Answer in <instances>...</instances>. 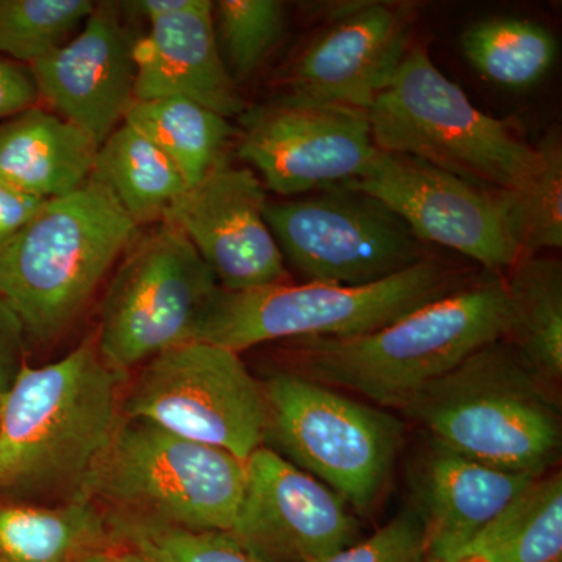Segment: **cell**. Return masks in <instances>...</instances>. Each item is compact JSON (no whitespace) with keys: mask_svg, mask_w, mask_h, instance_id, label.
<instances>
[{"mask_svg":"<svg viewBox=\"0 0 562 562\" xmlns=\"http://www.w3.org/2000/svg\"><path fill=\"white\" fill-rule=\"evenodd\" d=\"M266 562H324L358 542V522L336 492L276 450L246 461V484L228 531Z\"/></svg>","mask_w":562,"mask_h":562,"instance_id":"14","label":"cell"},{"mask_svg":"<svg viewBox=\"0 0 562 562\" xmlns=\"http://www.w3.org/2000/svg\"><path fill=\"white\" fill-rule=\"evenodd\" d=\"M461 49L487 80L520 90L538 83L552 68L557 40L532 21L491 18L462 33Z\"/></svg>","mask_w":562,"mask_h":562,"instance_id":"26","label":"cell"},{"mask_svg":"<svg viewBox=\"0 0 562 562\" xmlns=\"http://www.w3.org/2000/svg\"><path fill=\"white\" fill-rule=\"evenodd\" d=\"M265 216L284 260L310 283L362 286L431 257L397 213L350 183L268 201Z\"/></svg>","mask_w":562,"mask_h":562,"instance_id":"11","label":"cell"},{"mask_svg":"<svg viewBox=\"0 0 562 562\" xmlns=\"http://www.w3.org/2000/svg\"><path fill=\"white\" fill-rule=\"evenodd\" d=\"M121 11V3H95L79 35L29 66L40 101L99 146L120 127L136 101L138 38Z\"/></svg>","mask_w":562,"mask_h":562,"instance_id":"17","label":"cell"},{"mask_svg":"<svg viewBox=\"0 0 562 562\" xmlns=\"http://www.w3.org/2000/svg\"><path fill=\"white\" fill-rule=\"evenodd\" d=\"M125 380L95 342L25 364L0 401V490L76 495L120 424Z\"/></svg>","mask_w":562,"mask_h":562,"instance_id":"2","label":"cell"},{"mask_svg":"<svg viewBox=\"0 0 562 562\" xmlns=\"http://www.w3.org/2000/svg\"><path fill=\"white\" fill-rule=\"evenodd\" d=\"M191 0H136V2L125 3L128 10L135 11L143 20L150 24L171 16L179 11L187 9Z\"/></svg>","mask_w":562,"mask_h":562,"instance_id":"35","label":"cell"},{"mask_svg":"<svg viewBox=\"0 0 562 562\" xmlns=\"http://www.w3.org/2000/svg\"><path fill=\"white\" fill-rule=\"evenodd\" d=\"M138 227L160 224L188 184L146 136L122 122L99 146L92 176Z\"/></svg>","mask_w":562,"mask_h":562,"instance_id":"22","label":"cell"},{"mask_svg":"<svg viewBox=\"0 0 562 562\" xmlns=\"http://www.w3.org/2000/svg\"><path fill=\"white\" fill-rule=\"evenodd\" d=\"M368 117L376 149L417 158L487 190H524L542 165L541 147L476 109L419 44L409 47Z\"/></svg>","mask_w":562,"mask_h":562,"instance_id":"5","label":"cell"},{"mask_svg":"<svg viewBox=\"0 0 562 562\" xmlns=\"http://www.w3.org/2000/svg\"><path fill=\"white\" fill-rule=\"evenodd\" d=\"M138 228L94 177L44 203L0 249V297L25 336L47 341L72 324Z\"/></svg>","mask_w":562,"mask_h":562,"instance_id":"4","label":"cell"},{"mask_svg":"<svg viewBox=\"0 0 562 562\" xmlns=\"http://www.w3.org/2000/svg\"><path fill=\"white\" fill-rule=\"evenodd\" d=\"M135 63L136 101L190 99L227 120L246 111L221 57L210 0H191L187 9L150 24L136 41Z\"/></svg>","mask_w":562,"mask_h":562,"instance_id":"18","label":"cell"},{"mask_svg":"<svg viewBox=\"0 0 562 562\" xmlns=\"http://www.w3.org/2000/svg\"><path fill=\"white\" fill-rule=\"evenodd\" d=\"M542 165L530 183L509 191V228L519 261L562 247V147L550 133L539 144Z\"/></svg>","mask_w":562,"mask_h":562,"instance_id":"27","label":"cell"},{"mask_svg":"<svg viewBox=\"0 0 562 562\" xmlns=\"http://www.w3.org/2000/svg\"><path fill=\"white\" fill-rule=\"evenodd\" d=\"M398 409L431 441L503 471L542 475L560 457L561 416L549 383L505 339L476 350Z\"/></svg>","mask_w":562,"mask_h":562,"instance_id":"3","label":"cell"},{"mask_svg":"<svg viewBox=\"0 0 562 562\" xmlns=\"http://www.w3.org/2000/svg\"><path fill=\"white\" fill-rule=\"evenodd\" d=\"M538 476L503 471L431 441L417 472L427 557H460Z\"/></svg>","mask_w":562,"mask_h":562,"instance_id":"19","label":"cell"},{"mask_svg":"<svg viewBox=\"0 0 562 562\" xmlns=\"http://www.w3.org/2000/svg\"><path fill=\"white\" fill-rule=\"evenodd\" d=\"M220 283L183 232L169 222L124 251L102 302L99 355L127 376L139 362L194 341Z\"/></svg>","mask_w":562,"mask_h":562,"instance_id":"9","label":"cell"},{"mask_svg":"<svg viewBox=\"0 0 562 562\" xmlns=\"http://www.w3.org/2000/svg\"><path fill=\"white\" fill-rule=\"evenodd\" d=\"M238 154L280 195L351 183L371 165L368 111L280 98L241 114Z\"/></svg>","mask_w":562,"mask_h":562,"instance_id":"13","label":"cell"},{"mask_svg":"<svg viewBox=\"0 0 562 562\" xmlns=\"http://www.w3.org/2000/svg\"><path fill=\"white\" fill-rule=\"evenodd\" d=\"M246 461L121 416L77 494L116 516L231 531L246 484Z\"/></svg>","mask_w":562,"mask_h":562,"instance_id":"7","label":"cell"},{"mask_svg":"<svg viewBox=\"0 0 562 562\" xmlns=\"http://www.w3.org/2000/svg\"><path fill=\"white\" fill-rule=\"evenodd\" d=\"M46 202L22 194L0 180V249L31 222Z\"/></svg>","mask_w":562,"mask_h":562,"instance_id":"34","label":"cell"},{"mask_svg":"<svg viewBox=\"0 0 562 562\" xmlns=\"http://www.w3.org/2000/svg\"><path fill=\"white\" fill-rule=\"evenodd\" d=\"M106 517L114 541L150 562H266L228 531L187 530L110 513Z\"/></svg>","mask_w":562,"mask_h":562,"instance_id":"30","label":"cell"},{"mask_svg":"<svg viewBox=\"0 0 562 562\" xmlns=\"http://www.w3.org/2000/svg\"><path fill=\"white\" fill-rule=\"evenodd\" d=\"M350 184L397 213L422 243L458 251L501 276L519 262L509 228V191L476 187L417 158L379 149Z\"/></svg>","mask_w":562,"mask_h":562,"instance_id":"12","label":"cell"},{"mask_svg":"<svg viewBox=\"0 0 562 562\" xmlns=\"http://www.w3.org/2000/svg\"><path fill=\"white\" fill-rule=\"evenodd\" d=\"M512 327L505 339L543 382L562 376V266L554 258H527L506 276Z\"/></svg>","mask_w":562,"mask_h":562,"instance_id":"23","label":"cell"},{"mask_svg":"<svg viewBox=\"0 0 562 562\" xmlns=\"http://www.w3.org/2000/svg\"><path fill=\"white\" fill-rule=\"evenodd\" d=\"M425 562H486V561H484L482 557H479V554L462 553V554H460V557H453V558L427 557V558H425Z\"/></svg>","mask_w":562,"mask_h":562,"instance_id":"37","label":"cell"},{"mask_svg":"<svg viewBox=\"0 0 562 562\" xmlns=\"http://www.w3.org/2000/svg\"><path fill=\"white\" fill-rule=\"evenodd\" d=\"M409 36V7L339 3L288 69L281 98L368 111L408 54Z\"/></svg>","mask_w":562,"mask_h":562,"instance_id":"16","label":"cell"},{"mask_svg":"<svg viewBox=\"0 0 562 562\" xmlns=\"http://www.w3.org/2000/svg\"><path fill=\"white\" fill-rule=\"evenodd\" d=\"M424 524L419 513L405 512L324 562H425Z\"/></svg>","mask_w":562,"mask_h":562,"instance_id":"31","label":"cell"},{"mask_svg":"<svg viewBox=\"0 0 562 562\" xmlns=\"http://www.w3.org/2000/svg\"><path fill=\"white\" fill-rule=\"evenodd\" d=\"M124 122L173 162L188 187L227 157L225 147L235 133L227 117L184 98L135 101Z\"/></svg>","mask_w":562,"mask_h":562,"instance_id":"24","label":"cell"},{"mask_svg":"<svg viewBox=\"0 0 562 562\" xmlns=\"http://www.w3.org/2000/svg\"><path fill=\"white\" fill-rule=\"evenodd\" d=\"M265 184L222 158L188 187L162 222L190 239L222 290L239 292L288 283L283 254L266 222Z\"/></svg>","mask_w":562,"mask_h":562,"instance_id":"15","label":"cell"},{"mask_svg":"<svg viewBox=\"0 0 562 562\" xmlns=\"http://www.w3.org/2000/svg\"><path fill=\"white\" fill-rule=\"evenodd\" d=\"M94 7L90 0H0V54L31 66L70 40Z\"/></svg>","mask_w":562,"mask_h":562,"instance_id":"29","label":"cell"},{"mask_svg":"<svg viewBox=\"0 0 562 562\" xmlns=\"http://www.w3.org/2000/svg\"><path fill=\"white\" fill-rule=\"evenodd\" d=\"M80 562H150L143 554L135 552L131 547L122 546L120 542L101 547L94 552L88 553Z\"/></svg>","mask_w":562,"mask_h":562,"instance_id":"36","label":"cell"},{"mask_svg":"<svg viewBox=\"0 0 562 562\" xmlns=\"http://www.w3.org/2000/svg\"><path fill=\"white\" fill-rule=\"evenodd\" d=\"M213 24L221 57L233 80L249 79L284 33L286 7L279 0L213 2Z\"/></svg>","mask_w":562,"mask_h":562,"instance_id":"28","label":"cell"},{"mask_svg":"<svg viewBox=\"0 0 562 562\" xmlns=\"http://www.w3.org/2000/svg\"><path fill=\"white\" fill-rule=\"evenodd\" d=\"M25 339L27 336L20 319L0 297V401L27 364Z\"/></svg>","mask_w":562,"mask_h":562,"instance_id":"32","label":"cell"},{"mask_svg":"<svg viewBox=\"0 0 562 562\" xmlns=\"http://www.w3.org/2000/svg\"><path fill=\"white\" fill-rule=\"evenodd\" d=\"M486 562H562V476L530 484L468 547Z\"/></svg>","mask_w":562,"mask_h":562,"instance_id":"25","label":"cell"},{"mask_svg":"<svg viewBox=\"0 0 562 562\" xmlns=\"http://www.w3.org/2000/svg\"><path fill=\"white\" fill-rule=\"evenodd\" d=\"M38 102L31 72L0 57V120H10Z\"/></svg>","mask_w":562,"mask_h":562,"instance_id":"33","label":"cell"},{"mask_svg":"<svg viewBox=\"0 0 562 562\" xmlns=\"http://www.w3.org/2000/svg\"><path fill=\"white\" fill-rule=\"evenodd\" d=\"M509 327L506 276L486 272L379 330L292 339L290 372L398 409L476 350L508 338Z\"/></svg>","mask_w":562,"mask_h":562,"instance_id":"1","label":"cell"},{"mask_svg":"<svg viewBox=\"0 0 562 562\" xmlns=\"http://www.w3.org/2000/svg\"><path fill=\"white\" fill-rule=\"evenodd\" d=\"M116 542L105 509L76 494L60 505H0V562H80Z\"/></svg>","mask_w":562,"mask_h":562,"instance_id":"21","label":"cell"},{"mask_svg":"<svg viewBox=\"0 0 562 562\" xmlns=\"http://www.w3.org/2000/svg\"><path fill=\"white\" fill-rule=\"evenodd\" d=\"M99 144L72 122L38 106L0 124V180L40 201L91 179Z\"/></svg>","mask_w":562,"mask_h":562,"instance_id":"20","label":"cell"},{"mask_svg":"<svg viewBox=\"0 0 562 562\" xmlns=\"http://www.w3.org/2000/svg\"><path fill=\"white\" fill-rule=\"evenodd\" d=\"M265 443L353 508H372L401 449V422L383 409L290 371L261 383Z\"/></svg>","mask_w":562,"mask_h":562,"instance_id":"8","label":"cell"},{"mask_svg":"<svg viewBox=\"0 0 562 562\" xmlns=\"http://www.w3.org/2000/svg\"><path fill=\"white\" fill-rule=\"evenodd\" d=\"M239 355L203 341L162 351L121 403L122 416L246 461L265 446L266 403Z\"/></svg>","mask_w":562,"mask_h":562,"instance_id":"10","label":"cell"},{"mask_svg":"<svg viewBox=\"0 0 562 562\" xmlns=\"http://www.w3.org/2000/svg\"><path fill=\"white\" fill-rule=\"evenodd\" d=\"M473 280L468 269L430 257L362 286L308 281L239 292L220 288L194 341L241 353L265 342L364 335Z\"/></svg>","mask_w":562,"mask_h":562,"instance_id":"6","label":"cell"}]
</instances>
